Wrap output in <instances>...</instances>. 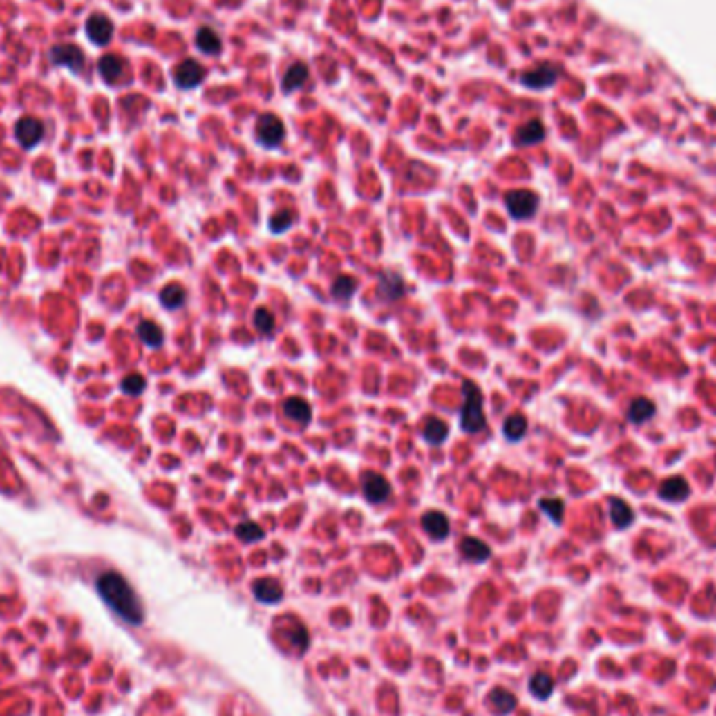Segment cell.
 <instances>
[{
    "instance_id": "13",
    "label": "cell",
    "mask_w": 716,
    "mask_h": 716,
    "mask_svg": "<svg viewBox=\"0 0 716 716\" xmlns=\"http://www.w3.org/2000/svg\"><path fill=\"white\" fill-rule=\"evenodd\" d=\"M660 496L664 500H670V503H681L689 496V484L683 478H670L660 486Z\"/></svg>"
},
{
    "instance_id": "9",
    "label": "cell",
    "mask_w": 716,
    "mask_h": 716,
    "mask_svg": "<svg viewBox=\"0 0 716 716\" xmlns=\"http://www.w3.org/2000/svg\"><path fill=\"white\" fill-rule=\"evenodd\" d=\"M421 526H423V530H425L429 536L436 538V540L446 538L449 532H451V522H449V518H446L444 514H440V511H427V514L421 518Z\"/></svg>"
},
{
    "instance_id": "6",
    "label": "cell",
    "mask_w": 716,
    "mask_h": 716,
    "mask_svg": "<svg viewBox=\"0 0 716 716\" xmlns=\"http://www.w3.org/2000/svg\"><path fill=\"white\" fill-rule=\"evenodd\" d=\"M50 61L55 65H65L69 67L71 71H80L82 65H84V55L78 46L74 44H61V46H55L50 50Z\"/></svg>"
},
{
    "instance_id": "32",
    "label": "cell",
    "mask_w": 716,
    "mask_h": 716,
    "mask_svg": "<svg viewBox=\"0 0 716 716\" xmlns=\"http://www.w3.org/2000/svg\"><path fill=\"white\" fill-rule=\"evenodd\" d=\"M254 325L258 327L260 333L268 335V333H272V329H274V317H272L266 308H258V312L254 314Z\"/></svg>"
},
{
    "instance_id": "17",
    "label": "cell",
    "mask_w": 716,
    "mask_h": 716,
    "mask_svg": "<svg viewBox=\"0 0 716 716\" xmlns=\"http://www.w3.org/2000/svg\"><path fill=\"white\" fill-rule=\"evenodd\" d=\"M488 701L494 708L496 714H509V712L516 710V704H518L514 693H509L507 689H500V687L492 689V693L488 695Z\"/></svg>"
},
{
    "instance_id": "14",
    "label": "cell",
    "mask_w": 716,
    "mask_h": 716,
    "mask_svg": "<svg viewBox=\"0 0 716 716\" xmlns=\"http://www.w3.org/2000/svg\"><path fill=\"white\" fill-rule=\"evenodd\" d=\"M283 413L288 415L292 421H296V423H308V421H310V417H312L308 402H306V400H302V398H298V396L288 398V400L283 402Z\"/></svg>"
},
{
    "instance_id": "3",
    "label": "cell",
    "mask_w": 716,
    "mask_h": 716,
    "mask_svg": "<svg viewBox=\"0 0 716 716\" xmlns=\"http://www.w3.org/2000/svg\"><path fill=\"white\" fill-rule=\"evenodd\" d=\"M505 205H507V209H509V214H511L514 218H518V220H526V218H532L534 214H536V207H538V197H536L532 191L518 189V191L507 193V197H505Z\"/></svg>"
},
{
    "instance_id": "7",
    "label": "cell",
    "mask_w": 716,
    "mask_h": 716,
    "mask_svg": "<svg viewBox=\"0 0 716 716\" xmlns=\"http://www.w3.org/2000/svg\"><path fill=\"white\" fill-rule=\"evenodd\" d=\"M174 80L180 88H195L203 80V67L197 61L187 59L174 69Z\"/></svg>"
},
{
    "instance_id": "30",
    "label": "cell",
    "mask_w": 716,
    "mask_h": 716,
    "mask_svg": "<svg viewBox=\"0 0 716 716\" xmlns=\"http://www.w3.org/2000/svg\"><path fill=\"white\" fill-rule=\"evenodd\" d=\"M538 507L555 522V524H561L563 522V503L559 498H543Z\"/></svg>"
},
{
    "instance_id": "21",
    "label": "cell",
    "mask_w": 716,
    "mask_h": 716,
    "mask_svg": "<svg viewBox=\"0 0 716 716\" xmlns=\"http://www.w3.org/2000/svg\"><path fill=\"white\" fill-rule=\"evenodd\" d=\"M654 413H656V406H654L652 400H648V398H637V400L630 404V408H628V419H630L632 423H646Z\"/></svg>"
},
{
    "instance_id": "4",
    "label": "cell",
    "mask_w": 716,
    "mask_h": 716,
    "mask_svg": "<svg viewBox=\"0 0 716 716\" xmlns=\"http://www.w3.org/2000/svg\"><path fill=\"white\" fill-rule=\"evenodd\" d=\"M256 134H258V140L264 147H274L285 136V126L276 115L264 113V115H260V120L256 124Z\"/></svg>"
},
{
    "instance_id": "20",
    "label": "cell",
    "mask_w": 716,
    "mask_h": 716,
    "mask_svg": "<svg viewBox=\"0 0 716 716\" xmlns=\"http://www.w3.org/2000/svg\"><path fill=\"white\" fill-rule=\"evenodd\" d=\"M461 553L469 559V561H486L490 557V549L486 543H482L480 538L467 536L461 543Z\"/></svg>"
},
{
    "instance_id": "34",
    "label": "cell",
    "mask_w": 716,
    "mask_h": 716,
    "mask_svg": "<svg viewBox=\"0 0 716 716\" xmlns=\"http://www.w3.org/2000/svg\"><path fill=\"white\" fill-rule=\"evenodd\" d=\"M122 390L126 394H140L142 390H145V379H142L140 375H128L124 381H122Z\"/></svg>"
},
{
    "instance_id": "15",
    "label": "cell",
    "mask_w": 716,
    "mask_h": 716,
    "mask_svg": "<svg viewBox=\"0 0 716 716\" xmlns=\"http://www.w3.org/2000/svg\"><path fill=\"white\" fill-rule=\"evenodd\" d=\"M555 78H557V69L543 65L534 71H528V74L524 76V84L530 88H543V86H551L555 82Z\"/></svg>"
},
{
    "instance_id": "25",
    "label": "cell",
    "mask_w": 716,
    "mask_h": 716,
    "mask_svg": "<svg viewBox=\"0 0 716 716\" xmlns=\"http://www.w3.org/2000/svg\"><path fill=\"white\" fill-rule=\"evenodd\" d=\"M526 429H528V421L524 415H511L509 419H505V425H503V434L505 438L509 440H520L524 434H526Z\"/></svg>"
},
{
    "instance_id": "26",
    "label": "cell",
    "mask_w": 716,
    "mask_h": 716,
    "mask_svg": "<svg viewBox=\"0 0 716 716\" xmlns=\"http://www.w3.org/2000/svg\"><path fill=\"white\" fill-rule=\"evenodd\" d=\"M306 80H308V69H306L302 63L292 65V69H290L288 74H285V78H283V91H296V88H300Z\"/></svg>"
},
{
    "instance_id": "31",
    "label": "cell",
    "mask_w": 716,
    "mask_h": 716,
    "mask_svg": "<svg viewBox=\"0 0 716 716\" xmlns=\"http://www.w3.org/2000/svg\"><path fill=\"white\" fill-rule=\"evenodd\" d=\"M235 534L241 540H245V543H256V540H260L264 536V530L258 524H254V522H243L241 526H237Z\"/></svg>"
},
{
    "instance_id": "22",
    "label": "cell",
    "mask_w": 716,
    "mask_h": 716,
    "mask_svg": "<svg viewBox=\"0 0 716 716\" xmlns=\"http://www.w3.org/2000/svg\"><path fill=\"white\" fill-rule=\"evenodd\" d=\"M543 136H545L543 124L536 122V120H532V122H528L524 128H520L516 140H518V145H534V142L543 140Z\"/></svg>"
},
{
    "instance_id": "18",
    "label": "cell",
    "mask_w": 716,
    "mask_h": 716,
    "mask_svg": "<svg viewBox=\"0 0 716 716\" xmlns=\"http://www.w3.org/2000/svg\"><path fill=\"white\" fill-rule=\"evenodd\" d=\"M610 518H612L616 528H628L634 520V514L622 498H612L610 500Z\"/></svg>"
},
{
    "instance_id": "35",
    "label": "cell",
    "mask_w": 716,
    "mask_h": 716,
    "mask_svg": "<svg viewBox=\"0 0 716 716\" xmlns=\"http://www.w3.org/2000/svg\"><path fill=\"white\" fill-rule=\"evenodd\" d=\"M294 646L302 652V650H306V646H308V632L302 628V626H296V634H294Z\"/></svg>"
},
{
    "instance_id": "11",
    "label": "cell",
    "mask_w": 716,
    "mask_h": 716,
    "mask_svg": "<svg viewBox=\"0 0 716 716\" xmlns=\"http://www.w3.org/2000/svg\"><path fill=\"white\" fill-rule=\"evenodd\" d=\"M404 294V283L398 274L394 272H386L379 279V288H377V296L386 302H394L398 298H402Z\"/></svg>"
},
{
    "instance_id": "27",
    "label": "cell",
    "mask_w": 716,
    "mask_h": 716,
    "mask_svg": "<svg viewBox=\"0 0 716 716\" xmlns=\"http://www.w3.org/2000/svg\"><path fill=\"white\" fill-rule=\"evenodd\" d=\"M356 292V281L352 276H337L331 285V296L335 300H350Z\"/></svg>"
},
{
    "instance_id": "2",
    "label": "cell",
    "mask_w": 716,
    "mask_h": 716,
    "mask_svg": "<svg viewBox=\"0 0 716 716\" xmlns=\"http://www.w3.org/2000/svg\"><path fill=\"white\" fill-rule=\"evenodd\" d=\"M463 396H465V402H463V413H461V427L465 429L467 434L482 432L484 423H486V417H484V411H482V392H480V388L475 384H471V381H465L463 384Z\"/></svg>"
},
{
    "instance_id": "19",
    "label": "cell",
    "mask_w": 716,
    "mask_h": 716,
    "mask_svg": "<svg viewBox=\"0 0 716 716\" xmlns=\"http://www.w3.org/2000/svg\"><path fill=\"white\" fill-rule=\"evenodd\" d=\"M99 71L105 82H117L124 74V61L115 55H107L99 61Z\"/></svg>"
},
{
    "instance_id": "24",
    "label": "cell",
    "mask_w": 716,
    "mask_h": 716,
    "mask_svg": "<svg viewBox=\"0 0 716 716\" xmlns=\"http://www.w3.org/2000/svg\"><path fill=\"white\" fill-rule=\"evenodd\" d=\"M197 46L207 53V55H218L220 53V38L216 36V32L209 28H201L197 32Z\"/></svg>"
},
{
    "instance_id": "29",
    "label": "cell",
    "mask_w": 716,
    "mask_h": 716,
    "mask_svg": "<svg viewBox=\"0 0 716 716\" xmlns=\"http://www.w3.org/2000/svg\"><path fill=\"white\" fill-rule=\"evenodd\" d=\"M185 290L180 288V285H168V288H164V292H162V296H160V300H162V304L166 306V308H170V310H174V308H180L182 304H185Z\"/></svg>"
},
{
    "instance_id": "23",
    "label": "cell",
    "mask_w": 716,
    "mask_h": 716,
    "mask_svg": "<svg viewBox=\"0 0 716 716\" xmlns=\"http://www.w3.org/2000/svg\"><path fill=\"white\" fill-rule=\"evenodd\" d=\"M530 693L536 699H547L553 693V679L547 672H536L530 679Z\"/></svg>"
},
{
    "instance_id": "33",
    "label": "cell",
    "mask_w": 716,
    "mask_h": 716,
    "mask_svg": "<svg viewBox=\"0 0 716 716\" xmlns=\"http://www.w3.org/2000/svg\"><path fill=\"white\" fill-rule=\"evenodd\" d=\"M292 220H294V214L290 209H281L279 214H274V216L270 218V229L274 233H283V231L290 229Z\"/></svg>"
},
{
    "instance_id": "1",
    "label": "cell",
    "mask_w": 716,
    "mask_h": 716,
    "mask_svg": "<svg viewBox=\"0 0 716 716\" xmlns=\"http://www.w3.org/2000/svg\"><path fill=\"white\" fill-rule=\"evenodd\" d=\"M97 591H99L101 599L124 622L138 626V624H142V620H145V610H142L138 595L128 585V581L122 574H117V572H105V574H101L97 581Z\"/></svg>"
},
{
    "instance_id": "5",
    "label": "cell",
    "mask_w": 716,
    "mask_h": 716,
    "mask_svg": "<svg viewBox=\"0 0 716 716\" xmlns=\"http://www.w3.org/2000/svg\"><path fill=\"white\" fill-rule=\"evenodd\" d=\"M15 134H17V140L21 142V145L30 149V147L38 145V142L42 140L44 126L36 117H21L17 122V126H15Z\"/></svg>"
},
{
    "instance_id": "12",
    "label": "cell",
    "mask_w": 716,
    "mask_h": 716,
    "mask_svg": "<svg viewBox=\"0 0 716 716\" xmlns=\"http://www.w3.org/2000/svg\"><path fill=\"white\" fill-rule=\"evenodd\" d=\"M252 591H254L256 599L262 601V603H276V601H281V597H283L281 585H279L276 581H272V578L256 581L254 587H252Z\"/></svg>"
},
{
    "instance_id": "8",
    "label": "cell",
    "mask_w": 716,
    "mask_h": 716,
    "mask_svg": "<svg viewBox=\"0 0 716 716\" xmlns=\"http://www.w3.org/2000/svg\"><path fill=\"white\" fill-rule=\"evenodd\" d=\"M363 492L371 503H384L390 496V484L379 473H367L363 480Z\"/></svg>"
},
{
    "instance_id": "10",
    "label": "cell",
    "mask_w": 716,
    "mask_h": 716,
    "mask_svg": "<svg viewBox=\"0 0 716 716\" xmlns=\"http://www.w3.org/2000/svg\"><path fill=\"white\" fill-rule=\"evenodd\" d=\"M86 34H88V38H91L95 44L103 46V44H107V42L111 40V36H113V26H111V21H109L107 17H103V15H93V17L86 21Z\"/></svg>"
},
{
    "instance_id": "28",
    "label": "cell",
    "mask_w": 716,
    "mask_h": 716,
    "mask_svg": "<svg viewBox=\"0 0 716 716\" xmlns=\"http://www.w3.org/2000/svg\"><path fill=\"white\" fill-rule=\"evenodd\" d=\"M138 337H140L142 341H145L147 346L158 348V346L162 343V339H164V333H162V329H160L156 323L145 321V323L138 325Z\"/></svg>"
},
{
    "instance_id": "16",
    "label": "cell",
    "mask_w": 716,
    "mask_h": 716,
    "mask_svg": "<svg viewBox=\"0 0 716 716\" xmlns=\"http://www.w3.org/2000/svg\"><path fill=\"white\" fill-rule=\"evenodd\" d=\"M449 436V425L446 421L438 419V417H427L425 425H423V438L432 444H440L444 438Z\"/></svg>"
}]
</instances>
